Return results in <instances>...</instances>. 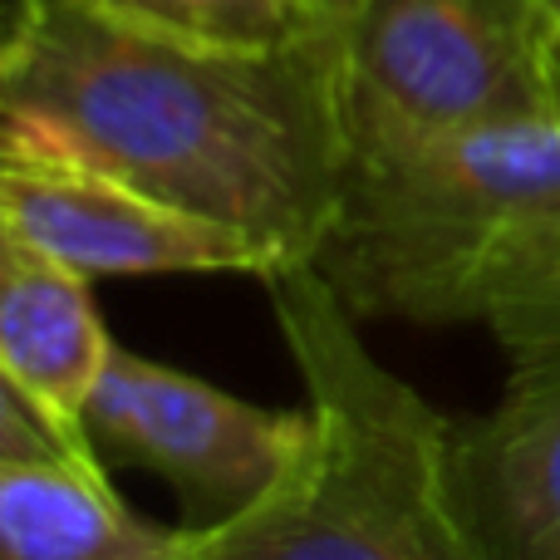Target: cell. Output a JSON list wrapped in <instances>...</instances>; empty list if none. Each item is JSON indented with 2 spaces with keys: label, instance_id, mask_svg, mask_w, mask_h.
<instances>
[{
  "label": "cell",
  "instance_id": "cell-1",
  "mask_svg": "<svg viewBox=\"0 0 560 560\" xmlns=\"http://www.w3.org/2000/svg\"><path fill=\"white\" fill-rule=\"evenodd\" d=\"M0 138L59 148L310 266L349 173L345 20L207 39L108 0H10Z\"/></svg>",
  "mask_w": 560,
  "mask_h": 560
},
{
  "label": "cell",
  "instance_id": "cell-2",
  "mask_svg": "<svg viewBox=\"0 0 560 560\" xmlns=\"http://www.w3.org/2000/svg\"><path fill=\"white\" fill-rule=\"evenodd\" d=\"M276 329L305 384L310 438L202 560H492L457 492V423L394 374L315 266L266 276Z\"/></svg>",
  "mask_w": 560,
  "mask_h": 560
},
{
  "label": "cell",
  "instance_id": "cell-3",
  "mask_svg": "<svg viewBox=\"0 0 560 560\" xmlns=\"http://www.w3.org/2000/svg\"><path fill=\"white\" fill-rule=\"evenodd\" d=\"M560 222V124L354 148L315 271L359 319L482 325L502 261Z\"/></svg>",
  "mask_w": 560,
  "mask_h": 560
},
{
  "label": "cell",
  "instance_id": "cell-4",
  "mask_svg": "<svg viewBox=\"0 0 560 560\" xmlns=\"http://www.w3.org/2000/svg\"><path fill=\"white\" fill-rule=\"evenodd\" d=\"M551 0H354L345 114L354 148L556 124Z\"/></svg>",
  "mask_w": 560,
  "mask_h": 560
},
{
  "label": "cell",
  "instance_id": "cell-5",
  "mask_svg": "<svg viewBox=\"0 0 560 560\" xmlns=\"http://www.w3.org/2000/svg\"><path fill=\"white\" fill-rule=\"evenodd\" d=\"M89 433L108 463L163 477L183 502V526L207 536L252 512L295 467L310 438V408L246 404L207 378L114 345L89 398Z\"/></svg>",
  "mask_w": 560,
  "mask_h": 560
},
{
  "label": "cell",
  "instance_id": "cell-6",
  "mask_svg": "<svg viewBox=\"0 0 560 560\" xmlns=\"http://www.w3.org/2000/svg\"><path fill=\"white\" fill-rule=\"evenodd\" d=\"M0 236L84 276L242 271L266 280L276 271L266 246L246 232L30 138H0Z\"/></svg>",
  "mask_w": 560,
  "mask_h": 560
},
{
  "label": "cell",
  "instance_id": "cell-7",
  "mask_svg": "<svg viewBox=\"0 0 560 560\" xmlns=\"http://www.w3.org/2000/svg\"><path fill=\"white\" fill-rule=\"evenodd\" d=\"M89 280L49 252L0 236V384L65 443L74 463L108 472L94 433L89 398L108 369V339Z\"/></svg>",
  "mask_w": 560,
  "mask_h": 560
},
{
  "label": "cell",
  "instance_id": "cell-8",
  "mask_svg": "<svg viewBox=\"0 0 560 560\" xmlns=\"http://www.w3.org/2000/svg\"><path fill=\"white\" fill-rule=\"evenodd\" d=\"M453 467L492 560H560V354L512 364L502 398L457 423Z\"/></svg>",
  "mask_w": 560,
  "mask_h": 560
},
{
  "label": "cell",
  "instance_id": "cell-9",
  "mask_svg": "<svg viewBox=\"0 0 560 560\" xmlns=\"http://www.w3.org/2000/svg\"><path fill=\"white\" fill-rule=\"evenodd\" d=\"M0 560H202L187 526H158L74 457H0Z\"/></svg>",
  "mask_w": 560,
  "mask_h": 560
},
{
  "label": "cell",
  "instance_id": "cell-10",
  "mask_svg": "<svg viewBox=\"0 0 560 560\" xmlns=\"http://www.w3.org/2000/svg\"><path fill=\"white\" fill-rule=\"evenodd\" d=\"M482 325L512 364L560 354V222L536 232L502 261Z\"/></svg>",
  "mask_w": 560,
  "mask_h": 560
},
{
  "label": "cell",
  "instance_id": "cell-11",
  "mask_svg": "<svg viewBox=\"0 0 560 560\" xmlns=\"http://www.w3.org/2000/svg\"><path fill=\"white\" fill-rule=\"evenodd\" d=\"M108 5L143 15L153 25H173L207 39H242V45H276V39L310 35L319 25H339L319 0H108Z\"/></svg>",
  "mask_w": 560,
  "mask_h": 560
},
{
  "label": "cell",
  "instance_id": "cell-12",
  "mask_svg": "<svg viewBox=\"0 0 560 560\" xmlns=\"http://www.w3.org/2000/svg\"><path fill=\"white\" fill-rule=\"evenodd\" d=\"M556 30H551V94H556V124H560V0H551Z\"/></svg>",
  "mask_w": 560,
  "mask_h": 560
},
{
  "label": "cell",
  "instance_id": "cell-13",
  "mask_svg": "<svg viewBox=\"0 0 560 560\" xmlns=\"http://www.w3.org/2000/svg\"><path fill=\"white\" fill-rule=\"evenodd\" d=\"M319 5H325L329 15H335V20H345V15H349V5H354V0H319Z\"/></svg>",
  "mask_w": 560,
  "mask_h": 560
}]
</instances>
